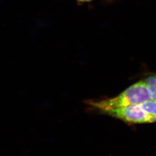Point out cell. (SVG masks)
<instances>
[{
    "label": "cell",
    "instance_id": "cell-1",
    "mask_svg": "<svg viewBox=\"0 0 156 156\" xmlns=\"http://www.w3.org/2000/svg\"><path fill=\"white\" fill-rule=\"evenodd\" d=\"M152 100V94L145 81H140L131 86L115 98L99 101H90L88 104L102 112L112 108L131 105H139Z\"/></svg>",
    "mask_w": 156,
    "mask_h": 156
},
{
    "label": "cell",
    "instance_id": "cell-2",
    "mask_svg": "<svg viewBox=\"0 0 156 156\" xmlns=\"http://www.w3.org/2000/svg\"><path fill=\"white\" fill-rule=\"evenodd\" d=\"M104 113L127 123L140 124L156 122V117L145 112L140 105H131L112 108L105 111Z\"/></svg>",
    "mask_w": 156,
    "mask_h": 156
},
{
    "label": "cell",
    "instance_id": "cell-3",
    "mask_svg": "<svg viewBox=\"0 0 156 156\" xmlns=\"http://www.w3.org/2000/svg\"><path fill=\"white\" fill-rule=\"evenodd\" d=\"M140 107L145 112L151 116L156 118V101L150 100L139 105Z\"/></svg>",
    "mask_w": 156,
    "mask_h": 156
},
{
    "label": "cell",
    "instance_id": "cell-4",
    "mask_svg": "<svg viewBox=\"0 0 156 156\" xmlns=\"http://www.w3.org/2000/svg\"><path fill=\"white\" fill-rule=\"evenodd\" d=\"M144 81L152 94V96L156 94V75L148 77Z\"/></svg>",
    "mask_w": 156,
    "mask_h": 156
},
{
    "label": "cell",
    "instance_id": "cell-5",
    "mask_svg": "<svg viewBox=\"0 0 156 156\" xmlns=\"http://www.w3.org/2000/svg\"><path fill=\"white\" fill-rule=\"evenodd\" d=\"M152 100L156 101V94L154 95L153 96H152Z\"/></svg>",
    "mask_w": 156,
    "mask_h": 156
},
{
    "label": "cell",
    "instance_id": "cell-6",
    "mask_svg": "<svg viewBox=\"0 0 156 156\" xmlns=\"http://www.w3.org/2000/svg\"><path fill=\"white\" fill-rule=\"evenodd\" d=\"M78 1H79L81 2H88L90 1H92V0H78Z\"/></svg>",
    "mask_w": 156,
    "mask_h": 156
}]
</instances>
